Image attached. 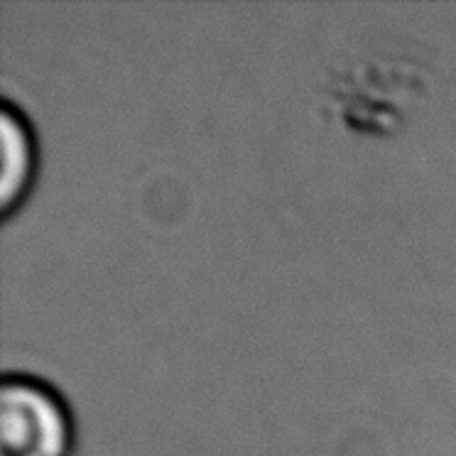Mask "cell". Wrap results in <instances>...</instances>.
<instances>
[{"instance_id":"6da1fadb","label":"cell","mask_w":456,"mask_h":456,"mask_svg":"<svg viewBox=\"0 0 456 456\" xmlns=\"http://www.w3.org/2000/svg\"><path fill=\"white\" fill-rule=\"evenodd\" d=\"M67 403L45 380L8 373L0 383V456H67L71 449Z\"/></svg>"},{"instance_id":"7a4b0ae2","label":"cell","mask_w":456,"mask_h":456,"mask_svg":"<svg viewBox=\"0 0 456 456\" xmlns=\"http://www.w3.org/2000/svg\"><path fill=\"white\" fill-rule=\"evenodd\" d=\"M0 214L8 218L28 199L37 172V142L30 123L15 103H0Z\"/></svg>"}]
</instances>
